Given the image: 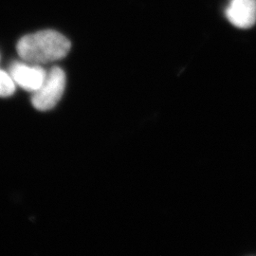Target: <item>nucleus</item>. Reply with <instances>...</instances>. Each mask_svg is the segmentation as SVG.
I'll list each match as a JSON object with an SVG mask.
<instances>
[{
  "label": "nucleus",
  "instance_id": "f257e3e1",
  "mask_svg": "<svg viewBox=\"0 0 256 256\" xmlns=\"http://www.w3.org/2000/svg\"><path fill=\"white\" fill-rule=\"evenodd\" d=\"M70 41L54 30H40L19 39L16 50L28 63H52L66 57L70 50Z\"/></svg>",
  "mask_w": 256,
  "mask_h": 256
},
{
  "label": "nucleus",
  "instance_id": "f03ea898",
  "mask_svg": "<svg viewBox=\"0 0 256 256\" xmlns=\"http://www.w3.org/2000/svg\"><path fill=\"white\" fill-rule=\"evenodd\" d=\"M66 88L64 70L54 66L46 72V78L36 92L32 93V104L40 111L52 110L61 100Z\"/></svg>",
  "mask_w": 256,
  "mask_h": 256
},
{
  "label": "nucleus",
  "instance_id": "7ed1b4c3",
  "mask_svg": "<svg viewBox=\"0 0 256 256\" xmlns=\"http://www.w3.org/2000/svg\"><path fill=\"white\" fill-rule=\"evenodd\" d=\"M10 74L16 86L34 93L41 86L46 72L40 64L28 62H14L10 66Z\"/></svg>",
  "mask_w": 256,
  "mask_h": 256
},
{
  "label": "nucleus",
  "instance_id": "20e7f679",
  "mask_svg": "<svg viewBox=\"0 0 256 256\" xmlns=\"http://www.w3.org/2000/svg\"><path fill=\"white\" fill-rule=\"evenodd\" d=\"M225 14L236 28L252 27L256 22V0H230Z\"/></svg>",
  "mask_w": 256,
  "mask_h": 256
},
{
  "label": "nucleus",
  "instance_id": "39448f33",
  "mask_svg": "<svg viewBox=\"0 0 256 256\" xmlns=\"http://www.w3.org/2000/svg\"><path fill=\"white\" fill-rule=\"evenodd\" d=\"M16 88V84L14 82L10 74L0 70V97L12 96Z\"/></svg>",
  "mask_w": 256,
  "mask_h": 256
}]
</instances>
